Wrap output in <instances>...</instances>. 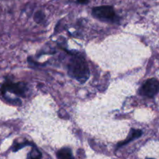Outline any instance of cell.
Masks as SVG:
<instances>
[{
	"label": "cell",
	"mask_w": 159,
	"mask_h": 159,
	"mask_svg": "<svg viewBox=\"0 0 159 159\" xmlns=\"http://www.w3.org/2000/svg\"><path fill=\"white\" fill-rule=\"evenodd\" d=\"M141 96L152 98L159 92V81L156 79H150L145 82L140 89Z\"/></svg>",
	"instance_id": "cell-4"
},
{
	"label": "cell",
	"mask_w": 159,
	"mask_h": 159,
	"mask_svg": "<svg viewBox=\"0 0 159 159\" xmlns=\"http://www.w3.org/2000/svg\"><path fill=\"white\" fill-rule=\"evenodd\" d=\"M76 2L80 3V4H87L88 2V0H77Z\"/></svg>",
	"instance_id": "cell-10"
},
{
	"label": "cell",
	"mask_w": 159,
	"mask_h": 159,
	"mask_svg": "<svg viewBox=\"0 0 159 159\" xmlns=\"http://www.w3.org/2000/svg\"><path fill=\"white\" fill-rule=\"evenodd\" d=\"M92 14L96 18L102 20L114 21L116 20V14L113 7L110 6H102L94 7L92 9Z\"/></svg>",
	"instance_id": "cell-3"
},
{
	"label": "cell",
	"mask_w": 159,
	"mask_h": 159,
	"mask_svg": "<svg viewBox=\"0 0 159 159\" xmlns=\"http://www.w3.org/2000/svg\"><path fill=\"white\" fill-rule=\"evenodd\" d=\"M68 73L72 78L84 83L88 79L90 75L88 66L86 61L82 57L74 56L70 59L67 65Z\"/></svg>",
	"instance_id": "cell-1"
},
{
	"label": "cell",
	"mask_w": 159,
	"mask_h": 159,
	"mask_svg": "<svg viewBox=\"0 0 159 159\" xmlns=\"http://www.w3.org/2000/svg\"><path fill=\"white\" fill-rule=\"evenodd\" d=\"M41 157L42 155L41 152L37 150V148L34 147L28 155L27 159H41Z\"/></svg>",
	"instance_id": "cell-7"
},
{
	"label": "cell",
	"mask_w": 159,
	"mask_h": 159,
	"mask_svg": "<svg viewBox=\"0 0 159 159\" xmlns=\"http://www.w3.org/2000/svg\"><path fill=\"white\" fill-rule=\"evenodd\" d=\"M44 18V15L41 12H36L34 15V20L37 22H40Z\"/></svg>",
	"instance_id": "cell-9"
},
{
	"label": "cell",
	"mask_w": 159,
	"mask_h": 159,
	"mask_svg": "<svg viewBox=\"0 0 159 159\" xmlns=\"http://www.w3.org/2000/svg\"><path fill=\"white\" fill-rule=\"evenodd\" d=\"M26 86L23 82H18V83H13L12 82H5L1 87L2 95H5L7 93H11L20 97H23L25 96Z\"/></svg>",
	"instance_id": "cell-2"
},
{
	"label": "cell",
	"mask_w": 159,
	"mask_h": 159,
	"mask_svg": "<svg viewBox=\"0 0 159 159\" xmlns=\"http://www.w3.org/2000/svg\"><path fill=\"white\" fill-rule=\"evenodd\" d=\"M142 134H143L142 130H135V129H131L130 133H129V137L127 138V139H126L124 141H123L122 143H120V144L118 145V148H120L121 146H123V145H125V144H128L129 142L132 141V140L137 139V138H140V137L142 135Z\"/></svg>",
	"instance_id": "cell-5"
},
{
	"label": "cell",
	"mask_w": 159,
	"mask_h": 159,
	"mask_svg": "<svg viewBox=\"0 0 159 159\" xmlns=\"http://www.w3.org/2000/svg\"><path fill=\"white\" fill-rule=\"evenodd\" d=\"M56 155L59 159H74L71 150L68 148H64L60 149L57 152Z\"/></svg>",
	"instance_id": "cell-6"
},
{
	"label": "cell",
	"mask_w": 159,
	"mask_h": 159,
	"mask_svg": "<svg viewBox=\"0 0 159 159\" xmlns=\"http://www.w3.org/2000/svg\"><path fill=\"white\" fill-rule=\"evenodd\" d=\"M148 159H153V158H148Z\"/></svg>",
	"instance_id": "cell-11"
},
{
	"label": "cell",
	"mask_w": 159,
	"mask_h": 159,
	"mask_svg": "<svg viewBox=\"0 0 159 159\" xmlns=\"http://www.w3.org/2000/svg\"><path fill=\"white\" fill-rule=\"evenodd\" d=\"M29 144H30L29 143H27V142L21 143V144H15L13 147H12V151H13V152H17V151H18L19 149L25 147L26 145H29Z\"/></svg>",
	"instance_id": "cell-8"
}]
</instances>
